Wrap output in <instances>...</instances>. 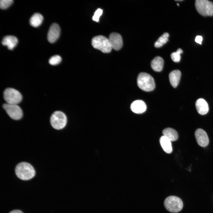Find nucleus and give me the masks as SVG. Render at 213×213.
<instances>
[{"label": "nucleus", "mask_w": 213, "mask_h": 213, "mask_svg": "<svg viewBox=\"0 0 213 213\" xmlns=\"http://www.w3.org/2000/svg\"><path fill=\"white\" fill-rule=\"evenodd\" d=\"M169 36L168 33H164L155 42L154 44L155 47L159 48L162 46L168 41Z\"/></svg>", "instance_id": "nucleus-20"}, {"label": "nucleus", "mask_w": 213, "mask_h": 213, "mask_svg": "<svg viewBox=\"0 0 213 213\" xmlns=\"http://www.w3.org/2000/svg\"><path fill=\"white\" fill-rule=\"evenodd\" d=\"M43 19V17L41 14L38 13H35L30 19V24L33 27H37L41 24Z\"/></svg>", "instance_id": "nucleus-19"}, {"label": "nucleus", "mask_w": 213, "mask_h": 213, "mask_svg": "<svg viewBox=\"0 0 213 213\" xmlns=\"http://www.w3.org/2000/svg\"><path fill=\"white\" fill-rule=\"evenodd\" d=\"M17 177L23 180H28L33 178L35 171L33 167L29 163L23 162L18 164L15 169Z\"/></svg>", "instance_id": "nucleus-1"}, {"label": "nucleus", "mask_w": 213, "mask_h": 213, "mask_svg": "<svg viewBox=\"0 0 213 213\" xmlns=\"http://www.w3.org/2000/svg\"><path fill=\"white\" fill-rule=\"evenodd\" d=\"M62 58L58 55H55L51 57L49 59V63L52 65H55L59 64L62 61Z\"/></svg>", "instance_id": "nucleus-22"}, {"label": "nucleus", "mask_w": 213, "mask_h": 213, "mask_svg": "<svg viewBox=\"0 0 213 213\" xmlns=\"http://www.w3.org/2000/svg\"><path fill=\"white\" fill-rule=\"evenodd\" d=\"M9 213H23L21 210H14L11 211Z\"/></svg>", "instance_id": "nucleus-26"}, {"label": "nucleus", "mask_w": 213, "mask_h": 213, "mask_svg": "<svg viewBox=\"0 0 213 213\" xmlns=\"http://www.w3.org/2000/svg\"><path fill=\"white\" fill-rule=\"evenodd\" d=\"M130 109L133 112L141 114L144 112L146 109L145 102L141 100H136L133 102L130 105Z\"/></svg>", "instance_id": "nucleus-12"}, {"label": "nucleus", "mask_w": 213, "mask_h": 213, "mask_svg": "<svg viewBox=\"0 0 213 213\" xmlns=\"http://www.w3.org/2000/svg\"><path fill=\"white\" fill-rule=\"evenodd\" d=\"M3 97L7 103L11 104H17L22 99L20 93L17 90L12 88L6 89L4 92Z\"/></svg>", "instance_id": "nucleus-7"}, {"label": "nucleus", "mask_w": 213, "mask_h": 213, "mask_svg": "<svg viewBox=\"0 0 213 213\" xmlns=\"http://www.w3.org/2000/svg\"><path fill=\"white\" fill-rule=\"evenodd\" d=\"M196 106L198 112L201 115L205 114L209 111L208 104L206 101L203 99H199L196 101Z\"/></svg>", "instance_id": "nucleus-14"}, {"label": "nucleus", "mask_w": 213, "mask_h": 213, "mask_svg": "<svg viewBox=\"0 0 213 213\" xmlns=\"http://www.w3.org/2000/svg\"><path fill=\"white\" fill-rule=\"evenodd\" d=\"M137 83L141 89L146 91L153 90L155 86L153 78L145 72H141L139 74L137 79Z\"/></svg>", "instance_id": "nucleus-2"}, {"label": "nucleus", "mask_w": 213, "mask_h": 213, "mask_svg": "<svg viewBox=\"0 0 213 213\" xmlns=\"http://www.w3.org/2000/svg\"><path fill=\"white\" fill-rule=\"evenodd\" d=\"M202 41V37L200 36H196L195 39V41L200 44H201V42Z\"/></svg>", "instance_id": "nucleus-25"}, {"label": "nucleus", "mask_w": 213, "mask_h": 213, "mask_svg": "<svg viewBox=\"0 0 213 213\" xmlns=\"http://www.w3.org/2000/svg\"><path fill=\"white\" fill-rule=\"evenodd\" d=\"M164 64L163 59L161 57L157 56L151 61V67L152 69L156 72H160L163 69Z\"/></svg>", "instance_id": "nucleus-16"}, {"label": "nucleus", "mask_w": 213, "mask_h": 213, "mask_svg": "<svg viewBox=\"0 0 213 213\" xmlns=\"http://www.w3.org/2000/svg\"><path fill=\"white\" fill-rule=\"evenodd\" d=\"M60 28L56 23H53L50 27L47 36L48 41L51 43H54L59 38L60 33Z\"/></svg>", "instance_id": "nucleus-9"}, {"label": "nucleus", "mask_w": 213, "mask_h": 213, "mask_svg": "<svg viewBox=\"0 0 213 213\" xmlns=\"http://www.w3.org/2000/svg\"><path fill=\"white\" fill-rule=\"evenodd\" d=\"M164 205L168 211L176 213L182 210L183 204L182 201L179 197L172 196L166 198L164 201Z\"/></svg>", "instance_id": "nucleus-4"}, {"label": "nucleus", "mask_w": 213, "mask_h": 213, "mask_svg": "<svg viewBox=\"0 0 213 213\" xmlns=\"http://www.w3.org/2000/svg\"><path fill=\"white\" fill-rule=\"evenodd\" d=\"M102 12L103 11L101 9L99 8L97 9L95 12L93 17V20L96 22H98L100 16L102 15Z\"/></svg>", "instance_id": "nucleus-24"}, {"label": "nucleus", "mask_w": 213, "mask_h": 213, "mask_svg": "<svg viewBox=\"0 0 213 213\" xmlns=\"http://www.w3.org/2000/svg\"><path fill=\"white\" fill-rule=\"evenodd\" d=\"M181 76L180 72L178 70L172 71L169 75V79L172 86L175 88L179 83Z\"/></svg>", "instance_id": "nucleus-15"}, {"label": "nucleus", "mask_w": 213, "mask_h": 213, "mask_svg": "<svg viewBox=\"0 0 213 213\" xmlns=\"http://www.w3.org/2000/svg\"><path fill=\"white\" fill-rule=\"evenodd\" d=\"M91 44L94 48L104 53H109L112 49L108 38L102 35L94 37L91 40Z\"/></svg>", "instance_id": "nucleus-3"}, {"label": "nucleus", "mask_w": 213, "mask_h": 213, "mask_svg": "<svg viewBox=\"0 0 213 213\" xmlns=\"http://www.w3.org/2000/svg\"><path fill=\"white\" fill-rule=\"evenodd\" d=\"M195 135L198 144L201 147L207 146L209 143V139L206 132L203 130L199 128L195 131Z\"/></svg>", "instance_id": "nucleus-11"}, {"label": "nucleus", "mask_w": 213, "mask_h": 213, "mask_svg": "<svg viewBox=\"0 0 213 213\" xmlns=\"http://www.w3.org/2000/svg\"><path fill=\"white\" fill-rule=\"evenodd\" d=\"M50 122L54 128L58 130H61L66 126L67 118L65 114L62 112L56 111L51 116Z\"/></svg>", "instance_id": "nucleus-6"}, {"label": "nucleus", "mask_w": 213, "mask_h": 213, "mask_svg": "<svg viewBox=\"0 0 213 213\" xmlns=\"http://www.w3.org/2000/svg\"><path fill=\"white\" fill-rule=\"evenodd\" d=\"M162 133L163 136L166 137L171 141H175L178 138V134L176 130L169 128L164 129Z\"/></svg>", "instance_id": "nucleus-17"}, {"label": "nucleus", "mask_w": 213, "mask_h": 213, "mask_svg": "<svg viewBox=\"0 0 213 213\" xmlns=\"http://www.w3.org/2000/svg\"><path fill=\"white\" fill-rule=\"evenodd\" d=\"M160 145L164 151L170 154L172 151L171 141L164 136H161L159 140Z\"/></svg>", "instance_id": "nucleus-18"}, {"label": "nucleus", "mask_w": 213, "mask_h": 213, "mask_svg": "<svg viewBox=\"0 0 213 213\" xmlns=\"http://www.w3.org/2000/svg\"><path fill=\"white\" fill-rule=\"evenodd\" d=\"M108 39L112 49L118 50L122 47L123 46L122 39L119 34L112 33L109 35Z\"/></svg>", "instance_id": "nucleus-10"}, {"label": "nucleus", "mask_w": 213, "mask_h": 213, "mask_svg": "<svg viewBox=\"0 0 213 213\" xmlns=\"http://www.w3.org/2000/svg\"><path fill=\"white\" fill-rule=\"evenodd\" d=\"M3 107L9 116L13 120H19L23 116L22 111L17 104L5 103L3 105Z\"/></svg>", "instance_id": "nucleus-8"}, {"label": "nucleus", "mask_w": 213, "mask_h": 213, "mask_svg": "<svg viewBox=\"0 0 213 213\" xmlns=\"http://www.w3.org/2000/svg\"><path fill=\"white\" fill-rule=\"evenodd\" d=\"M183 52V51L181 49H178L176 51L173 52L171 55V57L172 60L175 62H179L180 60V54Z\"/></svg>", "instance_id": "nucleus-21"}, {"label": "nucleus", "mask_w": 213, "mask_h": 213, "mask_svg": "<svg viewBox=\"0 0 213 213\" xmlns=\"http://www.w3.org/2000/svg\"><path fill=\"white\" fill-rule=\"evenodd\" d=\"M13 2V0H1L0 1V8L2 9L7 8L12 4Z\"/></svg>", "instance_id": "nucleus-23"}, {"label": "nucleus", "mask_w": 213, "mask_h": 213, "mask_svg": "<svg viewBox=\"0 0 213 213\" xmlns=\"http://www.w3.org/2000/svg\"><path fill=\"white\" fill-rule=\"evenodd\" d=\"M18 43L17 38L15 36L12 35L4 37L1 41L2 44L7 46L10 50H12L16 46Z\"/></svg>", "instance_id": "nucleus-13"}, {"label": "nucleus", "mask_w": 213, "mask_h": 213, "mask_svg": "<svg viewBox=\"0 0 213 213\" xmlns=\"http://www.w3.org/2000/svg\"><path fill=\"white\" fill-rule=\"evenodd\" d=\"M177 4L178 6H179V4Z\"/></svg>", "instance_id": "nucleus-27"}, {"label": "nucleus", "mask_w": 213, "mask_h": 213, "mask_svg": "<svg viewBox=\"0 0 213 213\" xmlns=\"http://www.w3.org/2000/svg\"><path fill=\"white\" fill-rule=\"evenodd\" d=\"M195 6L198 12L204 16L213 15V3L207 0H196Z\"/></svg>", "instance_id": "nucleus-5"}]
</instances>
